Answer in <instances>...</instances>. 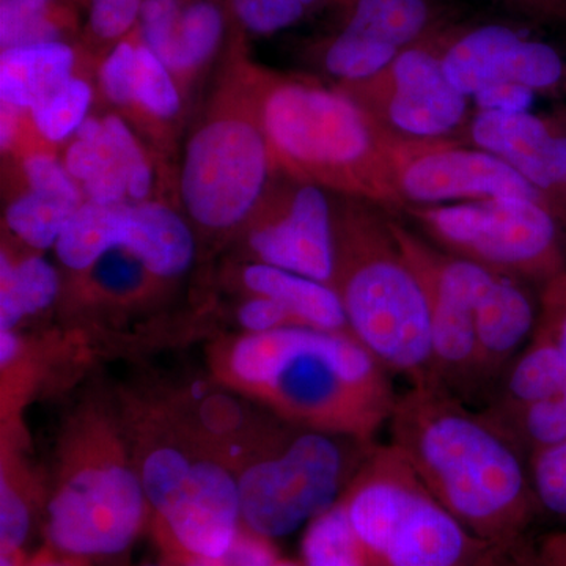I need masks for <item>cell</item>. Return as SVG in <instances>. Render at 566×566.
I'll use <instances>...</instances> for the list:
<instances>
[{
    "label": "cell",
    "mask_w": 566,
    "mask_h": 566,
    "mask_svg": "<svg viewBox=\"0 0 566 566\" xmlns=\"http://www.w3.org/2000/svg\"><path fill=\"white\" fill-rule=\"evenodd\" d=\"M389 428L390 444L472 535L491 546L526 539L542 513L528 457L482 409L442 387L409 386Z\"/></svg>",
    "instance_id": "cell-1"
},
{
    "label": "cell",
    "mask_w": 566,
    "mask_h": 566,
    "mask_svg": "<svg viewBox=\"0 0 566 566\" xmlns=\"http://www.w3.org/2000/svg\"><path fill=\"white\" fill-rule=\"evenodd\" d=\"M223 382L285 422L374 442L397 403L392 375L352 333L290 326L219 353Z\"/></svg>",
    "instance_id": "cell-2"
},
{
    "label": "cell",
    "mask_w": 566,
    "mask_h": 566,
    "mask_svg": "<svg viewBox=\"0 0 566 566\" xmlns=\"http://www.w3.org/2000/svg\"><path fill=\"white\" fill-rule=\"evenodd\" d=\"M244 76L274 166L297 181L387 208L395 191L389 133L345 91L248 70Z\"/></svg>",
    "instance_id": "cell-3"
},
{
    "label": "cell",
    "mask_w": 566,
    "mask_h": 566,
    "mask_svg": "<svg viewBox=\"0 0 566 566\" xmlns=\"http://www.w3.org/2000/svg\"><path fill=\"white\" fill-rule=\"evenodd\" d=\"M335 233L334 289L349 333L390 375L409 386L439 387L427 292L395 240L389 214L352 199L335 211Z\"/></svg>",
    "instance_id": "cell-4"
},
{
    "label": "cell",
    "mask_w": 566,
    "mask_h": 566,
    "mask_svg": "<svg viewBox=\"0 0 566 566\" xmlns=\"http://www.w3.org/2000/svg\"><path fill=\"white\" fill-rule=\"evenodd\" d=\"M342 502L370 566H474L491 545L430 493L394 444H376Z\"/></svg>",
    "instance_id": "cell-5"
},
{
    "label": "cell",
    "mask_w": 566,
    "mask_h": 566,
    "mask_svg": "<svg viewBox=\"0 0 566 566\" xmlns=\"http://www.w3.org/2000/svg\"><path fill=\"white\" fill-rule=\"evenodd\" d=\"M375 442L292 423L238 476L243 526L268 539L292 535L344 497Z\"/></svg>",
    "instance_id": "cell-6"
},
{
    "label": "cell",
    "mask_w": 566,
    "mask_h": 566,
    "mask_svg": "<svg viewBox=\"0 0 566 566\" xmlns=\"http://www.w3.org/2000/svg\"><path fill=\"white\" fill-rule=\"evenodd\" d=\"M273 166L248 84L233 85L216 99L186 145L182 207L205 230H233L259 208Z\"/></svg>",
    "instance_id": "cell-7"
},
{
    "label": "cell",
    "mask_w": 566,
    "mask_h": 566,
    "mask_svg": "<svg viewBox=\"0 0 566 566\" xmlns=\"http://www.w3.org/2000/svg\"><path fill=\"white\" fill-rule=\"evenodd\" d=\"M406 211L438 248L538 290L566 270V230L543 200L502 197Z\"/></svg>",
    "instance_id": "cell-8"
},
{
    "label": "cell",
    "mask_w": 566,
    "mask_h": 566,
    "mask_svg": "<svg viewBox=\"0 0 566 566\" xmlns=\"http://www.w3.org/2000/svg\"><path fill=\"white\" fill-rule=\"evenodd\" d=\"M139 475L148 506L186 556L222 557L243 527L238 476L229 468L180 447L156 446Z\"/></svg>",
    "instance_id": "cell-9"
},
{
    "label": "cell",
    "mask_w": 566,
    "mask_h": 566,
    "mask_svg": "<svg viewBox=\"0 0 566 566\" xmlns=\"http://www.w3.org/2000/svg\"><path fill=\"white\" fill-rule=\"evenodd\" d=\"M447 31L439 29L401 51L378 76L342 91L398 139L463 140L472 115L468 96L447 81L442 70Z\"/></svg>",
    "instance_id": "cell-10"
},
{
    "label": "cell",
    "mask_w": 566,
    "mask_h": 566,
    "mask_svg": "<svg viewBox=\"0 0 566 566\" xmlns=\"http://www.w3.org/2000/svg\"><path fill=\"white\" fill-rule=\"evenodd\" d=\"M147 506L139 471L118 460L82 464L51 497L48 539L69 556H117L140 534Z\"/></svg>",
    "instance_id": "cell-11"
},
{
    "label": "cell",
    "mask_w": 566,
    "mask_h": 566,
    "mask_svg": "<svg viewBox=\"0 0 566 566\" xmlns=\"http://www.w3.org/2000/svg\"><path fill=\"white\" fill-rule=\"evenodd\" d=\"M387 150L401 208L502 197L546 202L504 159L463 140H403L389 134Z\"/></svg>",
    "instance_id": "cell-12"
},
{
    "label": "cell",
    "mask_w": 566,
    "mask_h": 566,
    "mask_svg": "<svg viewBox=\"0 0 566 566\" xmlns=\"http://www.w3.org/2000/svg\"><path fill=\"white\" fill-rule=\"evenodd\" d=\"M249 248L259 263L334 286L337 233L326 189L296 180L253 227Z\"/></svg>",
    "instance_id": "cell-13"
},
{
    "label": "cell",
    "mask_w": 566,
    "mask_h": 566,
    "mask_svg": "<svg viewBox=\"0 0 566 566\" xmlns=\"http://www.w3.org/2000/svg\"><path fill=\"white\" fill-rule=\"evenodd\" d=\"M463 142L504 159L566 227V122L531 111H479L465 126Z\"/></svg>",
    "instance_id": "cell-14"
},
{
    "label": "cell",
    "mask_w": 566,
    "mask_h": 566,
    "mask_svg": "<svg viewBox=\"0 0 566 566\" xmlns=\"http://www.w3.org/2000/svg\"><path fill=\"white\" fill-rule=\"evenodd\" d=\"M532 286L535 285L515 275L499 273L476 305L475 327L485 405L538 326L539 293L535 296Z\"/></svg>",
    "instance_id": "cell-15"
},
{
    "label": "cell",
    "mask_w": 566,
    "mask_h": 566,
    "mask_svg": "<svg viewBox=\"0 0 566 566\" xmlns=\"http://www.w3.org/2000/svg\"><path fill=\"white\" fill-rule=\"evenodd\" d=\"M122 251L128 252L158 279H174L191 268L196 238L188 222L158 202L129 203L128 232Z\"/></svg>",
    "instance_id": "cell-16"
},
{
    "label": "cell",
    "mask_w": 566,
    "mask_h": 566,
    "mask_svg": "<svg viewBox=\"0 0 566 566\" xmlns=\"http://www.w3.org/2000/svg\"><path fill=\"white\" fill-rule=\"evenodd\" d=\"M241 281L249 293L285 305L301 326L349 333L344 304L333 285L259 262L244 268Z\"/></svg>",
    "instance_id": "cell-17"
},
{
    "label": "cell",
    "mask_w": 566,
    "mask_h": 566,
    "mask_svg": "<svg viewBox=\"0 0 566 566\" xmlns=\"http://www.w3.org/2000/svg\"><path fill=\"white\" fill-rule=\"evenodd\" d=\"M76 54L65 41L10 48L0 54V98L31 112L73 77Z\"/></svg>",
    "instance_id": "cell-18"
},
{
    "label": "cell",
    "mask_w": 566,
    "mask_h": 566,
    "mask_svg": "<svg viewBox=\"0 0 566 566\" xmlns=\"http://www.w3.org/2000/svg\"><path fill=\"white\" fill-rule=\"evenodd\" d=\"M566 387V357L556 342L536 326L534 337L513 360L482 411L499 416L546 400Z\"/></svg>",
    "instance_id": "cell-19"
},
{
    "label": "cell",
    "mask_w": 566,
    "mask_h": 566,
    "mask_svg": "<svg viewBox=\"0 0 566 566\" xmlns=\"http://www.w3.org/2000/svg\"><path fill=\"white\" fill-rule=\"evenodd\" d=\"M342 31L401 52L444 28L431 0H337Z\"/></svg>",
    "instance_id": "cell-20"
},
{
    "label": "cell",
    "mask_w": 566,
    "mask_h": 566,
    "mask_svg": "<svg viewBox=\"0 0 566 566\" xmlns=\"http://www.w3.org/2000/svg\"><path fill=\"white\" fill-rule=\"evenodd\" d=\"M129 203L102 205L85 200L74 211L55 244L63 266L91 271L104 255L122 251L128 232Z\"/></svg>",
    "instance_id": "cell-21"
},
{
    "label": "cell",
    "mask_w": 566,
    "mask_h": 566,
    "mask_svg": "<svg viewBox=\"0 0 566 566\" xmlns=\"http://www.w3.org/2000/svg\"><path fill=\"white\" fill-rule=\"evenodd\" d=\"M61 292L57 270L44 256L0 255V331H14L29 316L46 311Z\"/></svg>",
    "instance_id": "cell-22"
},
{
    "label": "cell",
    "mask_w": 566,
    "mask_h": 566,
    "mask_svg": "<svg viewBox=\"0 0 566 566\" xmlns=\"http://www.w3.org/2000/svg\"><path fill=\"white\" fill-rule=\"evenodd\" d=\"M63 164L81 186L85 200L102 205L129 203L125 161L104 120L102 132L95 137H74Z\"/></svg>",
    "instance_id": "cell-23"
},
{
    "label": "cell",
    "mask_w": 566,
    "mask_h": 566,
    "mask_svg": "<svg viewBox=\"0 0 566 566\" xmlns=\"http://www.w3.org/2000/svg\"><path fill=\"white\" fill-rule=\"evenodd\" d=\"M226 29L223 11L214 0H186L175 41V77H188L211 61Z\"/></svg>",
    "instance_id": "cell-24"
},
{
    "label": "cell",
    "mask_w": 566,
    "mask_h": 566,
    "mask_svg": "<svg viewBox=\"0 0 566 566\" xmlns=\"http://www.w3.org/2000/svg\"><path fill=\"white\" fill-rule=\"evenodd\" d=\"M301 551L304 566H370L342 499L307 524Z\"/></svg>",
    "instance_id": "cell-25"
},
{
    "label": "cell",
    "mask_w": 566,
    "mask_h": 566,
    "mask_svg": "<svg viewBox=\"0 0 566 566\" xmlns=\"http://www.w3.org/2000/svg\"><path fill=\"white\" fill-rule=\"evenodd\" d=\"M80 207L69 200L29 189L9 205L6 221L22 243L36 251H46L55 248L71 216Z\"/></svg>",
    "instance_id": "cell-26"
},
{
    "label": "cell",
    "mask_w": 566,
    "mask_h": 566,
    "mask_svg": "<svg viewBox=\"0 0 566 566\" xmlns=\"http://www.w3.org/2000/svg\"><path fill=\"white\" fill-rule=\"evenodd\" d=\"M486 416L491 417L527 457L539 450L565 444L566 387L546 400L523 406L506 415Z\"/></svg>",
    "instance_id": "cell-27"
},
{
    "label": "cell",
    "mask_w": 566,
    "mask_h": 566,
    "mask_svg": "<svg viewBox=\"0 0 566 566\" xmlns=\"http://www.w3.org/2000/svg\"><path fill=\"white\" fill-rule=\"evenodd\" d=\"M66 22L57 0H0L2 50L62 41Z\"/></svg>",
    "instance_id": "cell-28"
},
{
    "label": "cell",
    "mask_w": 566,
    "mask_h": 566,
    "mask_svg": "<svg viewBox=\"0 0 566 566\" xmlns=\"http://www.w3.org/2000/svg\"><path fill=\"white\" fill-rule=\"evenodd\" d=\"M133 104L156 120H170L181 109V96L172 71L145 46L140 35L134 66Z\"/></svg>",
    "instance_id": "cell-29"
},
{
    "label": "cell",
    "mask_w": 566,
    "mask_h": 566,
    "mask_svg": "<svg viewBox=\"0 0 566 566\" xmlns=\"http://www.w3.org/2000/svg\"><path fill=\"white\" fill-rule=\"evenodd\" d=\"M93 92L91 84L80 77H71L59 91L29 114L36 132L50 142H62L76 134L77 128L88 117Z\"/></svg>",
    "instance_id": "cell-30"
},
{
    "label": "cell",
    "mask_w": 566,
    "mask_h": 566,
    "mask_svg": "<svg viewBox=\"0 0 566 566\" xmlns=\"http://www.w3.org/2000/svg\"><path fill=\"white\" fill-rule=\"evenodd\" d=\"M539 512L566 523V442L528 457Z\"/></svg>",
    "instance_id": "cell-31"
},
{
    "label": "cell",
    "mask_w": 566,
    "mask_h": 566,
    "mask_svg": "<svg viewBox=\"0 0 566 566\" xmlns=\"http://www.w3.org/2000/svg\"><path fill=\"white\" fill-rule=\"evenodd\" d=\"M186 0H144L137 31L145 46L172 71L178 21Z\"/></svg>",
    "instance_id": "cell-32"
},
{
    "label": "cell",
    "mask_w": 566,
    "mask_h": 566,
    "mask_svg": "<svg viewBox=\"0 0 566 566\" xmlns=\"http://www.w3.org/2000/svg\"><path fill=\"white\" fill-rule=\"evenodd\" d=\"M234 20L252 35H274L293 28L311 11L296 0H230Z\"/></svg>",
    "instance_id": "cell-33"
},
{
    "label": "cell",
    "mask_w": 566,
    "mask_h": 566,
    "mask_svg": "<svg viewBox=\"0 0 566 566\" xmlns=\"http://www.w3.org/2000/svg\"><path fill=\"white\" fill-rule=\"evenodd\" d=\"M139 43V31L115 43L99 69V84L104 96L115 106H133L134 66Z\"/></svg>",
    "instance_id": "cell-34"
},
{
    "label": "cell",
    "mask_w": 566,
    "mask_h": 566,
    "mask_svg": "<svg viewBox=\"0 0 566 566\" xmlns=\"http://www.w3.org/2000/svg\"><path fill=\"white\" fill-rule=\"evenodd\" d=\"M103 120L126 163L129 203L147 202L151 192L153 172L150 163L145 158L139 142L134 137L129 126L118 115H106Z\"/></svg>",
    "instance_id": "cell-35"
},
{
    "label": "cell",
    "mask_w": 566,
    "mask_h": 566,
    "mask_svg": "<svg viewBox=\"0 0 566 566\" xmlns=\"http://www.w3.org/2000/svg\"><path fill=\"white\" fill-rule=\"evenodd\" d=\"M22 169L32 191L59 197L71 203L85 202L81 186L71 177L65 164L59 163L48 153H32L25 158Z\"/></svg>",
    "instance_id": "cell-36"
},
{
    "label": "cell",
    "mask_w": 566,
    "mask_h": 566,
    "mask_svg": "<svg viewBox=\"0 0 566 566\" xmlns=\"http://www.w3.org/2000/svg\"><path fill=\"white\" fill-rule=\"evenodd\" d=\"M32 513L6 475L0 482V547L2 556H18L31 534Z\"/></svg>",
    "instance_id": "cell-37"
},
{
    "label": "cell",
    "mask_w": 566,
    "mask_h": 566,
    "mask_svg": "<svg viewBox=\"0 0 566 566\" xmlns=\"http://www.w3.org/2000/svg\"><path fill=\"white\" fill-rule=\"evenodd\" d=\"M144 0H91L88 28L102 41H120L139 22Z\"/></svg>",
    "instance_id": "cell-38"
},
{
    "label": "cell",
    "mask_w": 566,
    "mask_h": 566,
    "mask_svg": "<svg viewBox=\"0 0 566 566\" xmlns=\"http://www.w3.org/2000/svg\"><path fill=\"white\" fill-rule=\"evenodd\" d=\"M238 322L245 334H262L282 327L301 326L285 305L262 294H252V297L241 304Z\"/></svg>",
    "instance_id": "cell-39"
},
{
    "label": "cell",
    "mask_w": 566,
    "mask_h": 566,
    "mask_svg": "<svg viewBox=\"0 0 566 566\" xmlns=\"http://www.w3.org/2000/svg\"><path fill=\"white\" fill-rule=\"evenodd\" d=\"M91 271L95 273L96 281L106 292L109 290L117 294L139 289L145 274H148L145 268L125 251L107 253Z\"/></svg>",
    "instance_id": "cell-40"
},
{
    "label": "cell",
    "mask_w": 566,
    "mask_h": 566,
    "mask_svg": "<svg viewBox=\"0 0 566 566\" xmlns=\"http://www.w3.org/2000/svg\"><path fill=\"white\" fill-rule=\"evenodd\" d=\"M538 327L566 357V270L539 289Z\"/></svg>",
    "instance_id": "cell-41"
},
{
    "label": "cell",
    "mask_w": 566,
    "mask_h": 566,
    "mask_svg": "<svg viewBox=\"0 0 566 566\" xmlns=\"http://www.w3.org/2000/svg\"><path fill=\"white\" fill-rule=\"evenodd\" d=\"M536 93L516 84H501L472 98L479 111L524 112L534 103Z\"/></svg>",
    "instance_id": "cell-42"
},
{
    "label": "cell",
    "mask_w": 566,
    "mask_h": 566,
    "mask_svg": "<svg viewBox=\"0 0 566 566\" xmlns=\"http://www.w3.org/2000/svg\"><path fill=\"white\" fill-rule=\"evenodd\" d=\"M474 566H539L535 547L526 539L513 545L491 546Z\"/></svg>",
    "instance_id": "cell-43"
},
{
    "label": "cell",
    "mask_w": 566,
    "mask_h": 566,
    "mask_svg": "<svg viewBox=\"0 0 566 566\" xmlns=\"http://www.w3.org/2000/svg\"><path fill=\"white\" fill-rule=\"evenodd\" d=\"M535 554L539 566H566V532L543 536Z\"/></svg>",
    "instance_id": "cell-44"
},
{
    "label": "cell",
    "mask_w": 566,
    "mask_h": 566,
    "mask_svg": "<svg viewBox=\"0 0 566 566\" xmlns=\"http://www.w3.org/2000/svg\"><path fill=\"white\" fill-rule=\"evenodd\" d=\"M512 2L534 17L566 24V0H512Z\"/></svg>",
    "instance_id": "cell-45"
},
{
    "label": "cell",
    "mask_w": 566,
    "mask_h": 566,
    "mask_svg": "<svg viewBox=\"0 0 566 566\" xmlns=\"http://www.w3.org/2000/svg\"><path fill=\"white\" fill-rule=\"evenodd\" d=\"M20 109L10 106V104L2 103V114H0V144L2 150H10L11 145L18 139L21 125Z\"/></svg>",
    "instance_id": "cell-46"
},
{
    "label": "cell",
    "mask_w": 566,
    "mask_h": 566,
    "mask_svg": "<svg viewBox=\"0 0 566 566\" xmlns=\"http://www.w3.org/2000/svg\"><path fill=\"white\" fill-rule=\"evenodd\" d=\"M21 340L14 331H0V364L11 365L20 357Z\"/></svg>",
    "instance_id": "cell-47"
},
{
    "label": "cell",
    "mask_w": 566,
    "mask_h": 566,
    "mask_svg": "<svg viewBox=\"0 0 566 566\" xmlns=\"http://www.w3.org/2000/svg\"><path fill=\"white\" fill-rule=\"evenodd\" d=\"M297 3L305 7L308 11L316 9V7L323 6L327 0H296Z\"/></svg>",
    "instance_id": "cell-48"
},
{
    "label": "cell",
    "mask_w": 566,
    "mask_h": 566,
    "mask_svg": "<svg viewBox=\"0 0 566 566\" xmlns=\"http://www.w3.org/2000/svg\"><path fill=\"white\" fill-rule=\"evenodd\" d=\"M33 566H74L69 564V562L62 560H52V558H46V560H39Z\"/></svg>",
    "instance_id": "cell-49"
},
{
    "label": "cell",
    "mask_w": 566,
    "mask_h": 566,
    "mask_svg": "<svg viewBox=\"0 0 566 566\" xmlns=\"http://www.w3.org/2000/svg\"><path fill=\"white\" fill-rule=\"evenodd\" d=\"M0 566H20V560H18V556H2Z\"/></svg>",
    "instance_id": "cell-50"
},
{
    "label": "cell",
    "mask_w": 566,
    "mask_h": 566,
    "mask_svg": "<svg viewBox=\"0 0 566 566\" xmlns=\"http://www.w3.org/2000/svg\"><path fill=\"white\" fill-rule=\"evenodd\" d=\"M273 566H300V565L293 564V562H289V560H281V558H279V560L275 562V564Z\"/></svg>",
    "instance_id": "cell-51"
},
{
    "label": "cell",
    "mask_w": 566,
    "mask_h": 566,
    "mask_svg": "<svg viewBox=\"0 0 566 566\" xmlns=\"http://www.w3.org/2000/svg\"><path fill=\"white\" fill-rule=\"evenodd\" d=\"M145 566H161V565H145Z\"/></svg>",
    "instance_id": "cell-52"
},
{
    "label": "cell",
    "mask_w": 566,
    "mask_h": 566,
    "mask_svg": "<svg viewBox=\"0 0 566 566\" xmlns=\"http://www.w3.org/2000/svg\"><path fill=\"white\" fill-rule=\"evenodd\" d=\"M565 230H566V227H565Z\"/></svg>",
    "instance_id": "cell-53"
}]
</instances>
